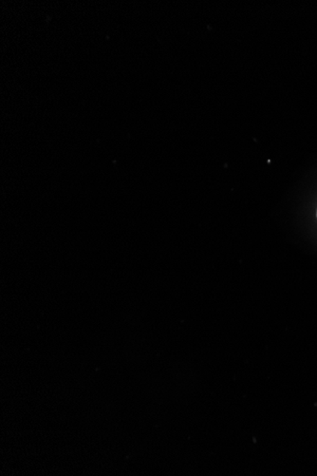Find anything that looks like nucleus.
<instances>
[{
    "label": "nucleus",
    "instance_id": "nucleus-1",
    "mask_svg": "<svg viewBox=\"0 0 317 476\" xmlns=\"http://www.w3.org/2000/svg\"><path fill=\"white\" fill-rule=\"evenodd\" d=\"M316 217H317V211H316Z\"/></svg>",
    "mask_w": 317,
    "mask_h": 476
}]
</instances>
